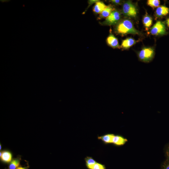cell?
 Masks as SVG:
<instances>
[{"mask_svg":"<svg viewBox=\"0 0 169 169\" xmlns=\"http://www.w3.org/2000/svg\"><path fill=\"white\" fill-rule=\"evenodd\" d=\"M115 32L122 36L128 34H139V32L134 28L132 22L130 20L125 19L120 21L115 28Z\"/></svg>","mask_w":169,"mask_h":169,"instance_id":"cell-1","label":"cell"},{"mask_svg":"<svg viewBox=\"0 0 169 169\" xmlns=\"http://www.w3.org/2000/svg\"><path fill=\"white\" fill-rule=\"evenodd\" d=\"M155 55L154 50L150 47L144 48L138 53V57L140 61L145 63L151 61Z\"/></svg>","mask_w":169,"mask_h":169,"instance_id":"cell-2","label":"cell"},{"mask_svg":"<svg viewBox=\"0 0 169 169\" xmlns=\"http://www.w3.org/2000/svg\"><path fill=\"white\" fill-rule=\"evenodd\" d=\"M122 11L123 13L127 17L135 18L137 16V10L131 2L127 1L123 4Z\"/></svg>","mask_w":169,"mask_h":169,"instance_id":"cell-3","label":"cell"},{"mask_svg":"<svg viewBox=\"0 0 169 169\" xmlns=\"http://www.w3.org/2000/svg\"><path fill=\"white\" fill-rule=\"evenodd\" d=\"M121 18V14L120 12L118 10H115L101 24L106 25L117 24L120 22Z\"/></svg>","mask_w":169,"mask_h":169,"instance_id":"cell-4","label":"cell"},{"mask_svg":"<svg viewBox=\"0 0 169 169\" xmlns=\"http://www.w3.org/2000/svg\"><path fill=\"white\" fill-rule=\"evenodd\" d=\"M150 33L155 35L165 34L166 32L165 24L161 21H157L151 28Z\"/></svg>","mask_w":169,"mask_h":169,"instance_id":"cell-5","label":"cell"},{"mask_svg":"<svg viewBox=\"0 0 169 169\" xmlns=\"http://www.w3.org/2000/svg\"><path fill=\"white\" fill-rule=\"evenodd\" d=\"M106 42L109 46L113 48H120L117 38L111 33L107 37Z\"/></svg>","mask_w":169,"mask_h":169,"instance_id":"cell-6","label":"cell"},{"mask_svg":"<svg viewBox=\"0 0 169 169\" xmlns=\"http://www.w3.org/2000/svg\"><path fill=\"white\" fill-rule=\"evenodd\" d=\"M0 156L1 161L6 163H10L12 160V154L8 150H4L1 152Z\"/></svg>","mask_w":169,"mask_h":169,"instance_id":"cell-7","label":"cell"},{"mask_svg":"<svg viewBox=\"0 0 169 169\" xmlns=\"http://www.w3.org/2000/svg\"><path fill=\"white\" fill-rule=\"evenodd\" d=\"M107 7L102 2L98 1L95 3L94 6L93 10L95 14H100Z\"/></svg>","mask_w":169,"mask_h":169,"instance_id":"cell-8","label":"cell"},{"mask_svg":"<svg viewBox=\"0 0 169 169\" xmlns=\"http://www.w3.org/2000/svg\"><path fill=\"white\" fill-rule=\"evenodd\" d=\"M137 41L133 38H129L123 40L121 47L123 49H127L136 43Z\"/></svg>","mask_w":169,"mask_h":169,"instance_id":"cell-9","label":"cell"},{"mask_svg":"<svg viewBox=\"0 0 169 169\" xmlns=\"http://www.w3.org/2000/svg\"><path fill=\"white\" fill-rule=\"evenodd\" d=\"M115 10L112 6L111 5L107 6L106 8L100 13L98 19H100L105 18H106Z\"/></svg>","mask_w":169,"mask_h":169,"instance_id":"cell-10","label":"cell"},{"mask_svg":"<svg viewBox=\"0 0 169 169\" xmlns=\"http://www.w3.org/2000/svg\"><path fill=\"white\" fill-rule=\"evenodd\" d=\"M169 12V8L165 6H161L156 11V14L157 17H161L167 15Z\"/></svg>","mask_w":169,"mask_h":169,"instance_id":"cell-11","label":"cell"},{"mask_svg":"<svg viewBox=\"0 0 169 169\" xmlns=\"http://www.w3.org/2000/svg\"><path fill=\"white\" fill-rule=\"evenodd\" d=\"M127 140L118 135H115L113 138L112 143L118 146L122 145L125 143Z\"/></svg>","mask_w":169,"mask_h":169,"instance_id":"cell-12","label":"cell"},{"mask_svg":"<svg viewBox=\"0 0 169 169\" xmlns=\"http://www.w3.org/2000/svg\"><path fill=\"white\" fill-rule=\"evenodd\" d=\"M115 135L113 134H107L98 136V138L106 143H112L113 140Z\"/></svg>","mask_w":169,"mask_h":169,"instance_id":"cell-13","label":"cell"},{"mask_svg":"<svg viewBox=\"0 0 169 169\" xmlns=\"http://www.w3.org/2000/svg\"><path fill=\"white\" fill-rule=\"evenodd\" d=\"M20 160L21 158L19 157L12 160L8 166V169H16L20 165Z\"/></svg>","mask_w":169,"mask_h":169,"instance_id":"cell-14","label":"cell"},{"mask_svg":"<svg viewBox=\"0 0 169 169\" xmlns=\"http://www.w3.org/2000/svg\"><path fill=\"white\" fill-rule=\"evenodd\" d=\"M86 165L88 169H92L94 165L97 162L93 158L87 156L85 158Z\"/></svg>","mask_w":169,"mask_h":169,"instance_id":"cell-15","label":"cell"},{"mask_svg":"<svg viewBox=\"0 0 169 169\" xmlns=\"http://www.w3.org/2000/svg\"><path fill=\"white\" fill-rule=\"evenodd\" d=\"M143 23L144 26L146 28H148L152 24V18L150 16L146 15L143 18Z\"/></svg>","mask_w":169,"mask_h":169,"instance_id":"cell-16","label":"cell"},{"mask_svg":"<svg viewBox=\"0 0 169 169\" xmlns=\"http://www.w3.org/2000/svg\"><path fill=\"white\" fill-rule=\"evenodd\" d=\"M160 3L159 0H148L147 2L148 5L153 8L158 7Z\"/></svg>","mask_w":169,"mask_h":169,"instance_id":"cell-17","label":"cell"},{"mask_svg":"<svg viewBox=\"0 0 169 169\" xmlns=\"http://www.w3.org/2000/svg\"><path fill=\"white\" fill-rule=\"evenodd\" d=\"M92 169H105V167L104 165L97 162L94 166Z\"/></svg>","mask_w":169,"mask_h":169,"instance_id":"cell-18","label":"cell"},{"mask_svg":"<svg viewBox=\"0 0 169 169\" xmlns=\"http://www.w3.org/2000/svg\"><path fill=\"white\" fill-rule=\"evenodd\" d=\"M110 2H111L113 3L116 5H119L121 3V1L120 0H110Z\"/></svg>","mask_w":169,"mask_h":169,"instance_id":"cell-19","label":"cell"},{"mask_svg":"<svg viewBox=\"0 0 169 169\" xmlns=\"http://www.w3.org/2000/svg\"><path fill=\"white\" fill-rule=\"evenodd\" d=\"M16 169H27L26 167H22V166H19Z\"/></svg>","mask_w":169,"mask_h":169,"instance_id":"cell-20","label":"cell"},{"mask_svg":"<svg viewBox=\"0 0 169 169\" xmlns=\"http://www.w3.org/2000/svg\"><path fill=\"white\" fill-rule=\"evenodd\" d=\"M164 169H169V163L167 164L165 166Z\"/></svg>","mask_w":169,"mask_h":169,"instance_id":"cell-21","label":"cell"},{"mask_svg":"<svg viewBox=\"0 0 169 169\" xmlns=\"http://www.w3.org/2000/svg\"><path fill=\"white\" fill-rule=\"evenodd\" d=\"M166 23L168 27H169V18H168L166 21Z\"/></svg>","mask_w":169,"mask_h":169,"instance_id":"cell-22","label":"cell"},{"mask_svg":"<svg viewBox=\"0 0 169 169\" xmlns=\"http://www.w3.org/2000/svg\"><path fill=\"white\" fill-rule=\"evenodd\" d=\"M2 148V146H1V144H0V150H1Z\"/></svg>","mask_w":169,"mask_h":169,"instance_id":"cell-23","label":"cell"},{"mask_svg":"<svg viewBox=\"0 0 169 169\" xmlns=\"http://www.w3.org/2000/svg\"><path fill=\"white\" fill-rule=\"evenodd\" d=\"M168 154L169 156V148L168 151Z\"/></svg>","mask_w":169,"mask_h":169,"instance_id":"cell-24","label":"cell"}]
</instances>
